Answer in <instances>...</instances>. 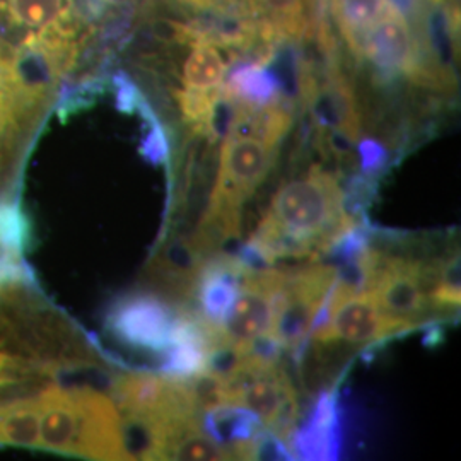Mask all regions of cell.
<instances>
[{
    "mask_svg": "<svg viewBox=\"0 0 461 461\" xmlns=\"http://www.w3.org/2000/svg\"><path fill=\"white\" fill-rule=\"evenodd\" d=\"M354 226L335 176L314 167L280 186L247 247L265 267L280 258L316 260Z\"/></svg>",
    "mask_w": 461,
    "mask_h": 461,
    "instance_id": "6da1fadb",
    "label": "cell"
},
{
    "mask_svg": "<svg viewBox=\"0 0 461 461\" xmlns=\"http://www.w3.org/2000/svg\"><path fill=\"white\" fill-rule=\"evenodd\" d=\"M38 447L91 460H127L122 415L115 403L91 386L53 383L38 393Z\"/></svg>",
    "mask_w": 461,
    "mask_h": 461,
    "instance_id": "7a4b0ae2",
    "label": "cell"
},
{
    "mask_svg": "<svg viewBox=\"0 0 461 461\" xmlns=\"http://www.w3.org/2000/svg\"><path fill=\"white\" fill-rule=\"evenodd\" d=\"M226 383L230 407L255 413L268 432L289 446L299 422V398L279 363H253L245 356L241 366L226 376Z\"/></svg>",
    "mask_w": 461,
    "mask_h": 461,
    "instance_id": "3957f363",
    "label": "cell"
},
{
    "mask_svg": "<svg viewBox=\"0 0 461 461\" xmlns=\"http://www.w3.org/2000/svg\"><path fill=\"white\" fill-rule=\"evenodd\" d=\"M337 277L335 267L310 260L304 267L285 270L277 297L270 335L297 363L304 356L314 321Z\"/></svg>",
    "mask_w": 461,
    "mask_h": 461,
    "instance_id": "277c9868",
    "label": "cell"
},
{
    "mask_svg": "<svg viewBox=\"0 0 461 461\" xmlns=\"http://www.w3.org/2000/svg\"><path fill=\"white\" fill-rule=\"evenodd\" d=\"M419 329L407 320L383 312L369 293L352 294L331 306H321L312 340L325 344L369 346Z\"/></svg>",
    "mask_w": 461,
    "mask_h": 461,
    "instance_id": "5b68a950",
    "label": "cell"
},
{
    "mask_svg": "<svg viewBox=\"0 0 461 461\" xmlns=\"http://www.w3.org/2000/svg\"><path fill=\"white\" fill-rule=\"evenodd\" d=\"M276 149L253 135L228 133L207 209L240 215L243 203L255 194L274 165Z\"/></svg>",
    "mask_w": 461,
    "mask_h": 461,
    "instance_id": "8992f818",
    "label": "cell"
},
{
    "mask_svg": "<svg viewBox=\"0 0 461 461\" xmlns=\"http://www.w3.org/2000/svg\"><path fill=\"white\" fill-rule=\"evenodd\" d=\"M285 270L267 267L248 270L228 318L219 327L221 339L245 352L257 339L270 333Z\"/></svg>",
    "mask_w": 461,
    "mask_h": 461,
    "instance_id": "52a82bcc",
    "label": "cell"
},
{
    "mask_svg": "<svg viewBox=\"0 0 461 461\" xmlns=\"http://www.w3.org/2000/svg\"><path fill=\"white\" fill-rule=\"evenodd\" d=\"M176 314L154 294H133L116 303L108 316V327L125 346L167 352Z\"/></svg>",
    "mask_w": 461,
    "mask_h": 461,
    "instance_id": "ba28073f",
    "label": "cell"
},
{
    "mask_svg": "<svg viewBox=\"0 0 461 461\" xmlns=\"http://www.w3.org/2000/svg\"><path fill=\"white\" fill-rule=\"evenodd\" d=\"M247 272L236 255H211L202 265L195 282L194 299L197 301V313L209 323L221 327L230 314Z\"/></svg>",
    "mask_w": 461,
    "mask_h": 461,
    "instance_id": "9c48e42d",
    "label": "cell"
},
{
    "mask_svg": "<svg viewBox=\"0 0 461 461\" xmlns=\"http://www.w3.org/2000/svg\"><path fill=\"white\" fill-rule=\"evenodd\" d=\"M342 428L340 411L335 393L323 392L314 402L304 424L297 426L289 439L294 458L335 460L340 451Z\"/></svg>",
    "mask_w": 461,
    "mask_h": 461,
    "instance_id": "30bf717a",
    "label": "cell"
},
{
    "mask_svg": "<svg viewBox=\"0 0 461 461\" xmlns=\"http://www.w3.org/2000/svg\"><path fill=\"white\" fill-rule=\"evenodd\" d=\"M226 70L228 66L219 49L209 41H197L183 67V84L186 89L197 91L221 89Z\"/></svg>",
    "mask_w": 461,
    "mask_h": 461,
    "instance_id": "8fae6325",
    "label": "cell"
},
{
    "mask_svg": "<svg viewBox=\"0 0 461 461\" xmlns=\"http://www.w3.org/2000/svg\"><path fill=\"white\" fill-rule=\"evenodd\" d=\"M279 84L276 77L262 67H245L230 76L224 95L230 99H238L243 104L264 106L277 101Z\"/></svg>",
    "mask_w": 461,
    "mask_h": 461,
    "instance_id": "7c38bea8",
    "label": "cell"
},
{
    "mask_svg": "<svg viewBox=\"0 0 461 461\" xmlns=\"http://www.w3.org/2000/svg\"><path fill=\"white\" fill-rule=\"evenodd\" d=\"M335 17L348 47L354 45L357 36L367 30L379 17L390 13L395 5L390 0H331Z\"/></svg>",
    "mask_w": 461,
    "mask_h": 461,
    "instance_id": "4fadbf2b",
    "label": "cell"
},
{
    "mask_svg": "<svg viewBox=\"0 0 461 461\" xmlns=\"http://www.w3.org/2000/svg\"><path fill=\"white\" fill-rule=\"evenodd\" d=\"M224 96V89H212V91H197V89H186L176 95L183 118L186 123H190L195 132L203 135L214 133V122L217 116V106Z\"/></svg>",
    "mask_w": 461,
    "mask_h": 461,
    "instance_id": "5bb4252c",
    "label": "cell"
},
{
    "mask_svg": "<svg viewBox=\"0 0 461 461\" xmlns=\"http://www.w3.org/2000/svg\"><path fill=\"white\" fill-rule=\"evenodd\" d=\"M251 5L267 14L282 33L299 38L308 30V0H251Z\"/></svg>",
    "mask_w": 461,
    "mask_h": 461,
    "instance_id": "9a60e30c",
    "label": "cell"
},
{
    "mask_svg": "<svg viewBox=\"0 0 461 461\" xmlns=\"http://www.w3.org/2000/svg\"><path fill=\"white\" fill-rule=\"evenodd\" d=\"M167 460H232L230 449L215 443L209 438L202 426L186 430L175 445L171 446Z\"/></svg>",
    "mask_w": 461,
    "mask_h": 461,
    "instance_id": "2e32d148",
    "label": "cell"
},
{
    "mask_svg": "<svg viewBox=\"0 0 461 461\" xmlns=\"http://www.w3.org/2000/svg\"><path fill=\"white\" fill-rule=\"evenodd\" d=\"M9 11L21 26L49 30L64 14V0H7Z\"/></svg>",
    "mask_w": 461,
    "mask_h": 461,
    "instance_id": "e0dca14e",
    "label": "cell"
},
{
    "mask_svg": "<svg viewBox=\"0 0 461 461\" xmlns=\"http://www.w3.org/2000/svg\"><path fill=\"white\" fill-rule=\"evenodd\" d=\"M384 163V150L376 142L367 140L361 144V167L364 173L373 176Z\"/></svg>",
    "mask_w": 461,
    "mask_h": 461,
    "instance_id": "ac0fdd59",
    "label": "cell"
}]
</instances>
